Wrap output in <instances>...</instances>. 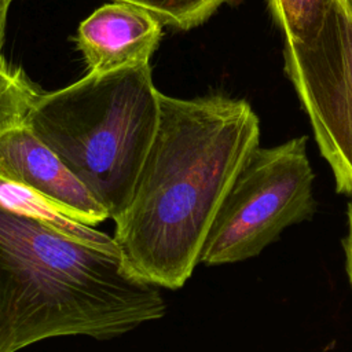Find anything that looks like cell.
<instances>
[{
    "label": "cell",
    "instance_id": "obj_9",
    "mask_svg": "<svg viewBox=\"0 0 352 352\" xmlns=\"http://www.w3.org/2000/svg\"><path fill=\"white\" fill-rule=\"evenodd\" d=\"M331 0H268L270 11L280 28L285 43L302 41L320 25Z\"/></svg>",
    "mask_w": 352,
    "mask_h": 352
},
{
    "label": "cell",
    "instance_id": "obj_13",
    "mask_svg": "<svg viewBox=\"0 0 352 352\" xmlns=\"http://www.w3.org/2000/svg\"><path fill=\"white\" fill-rule=\"evenodd\" d=\"M344 3L348 7V10L352 12V0H344Z\"/></svg>",
    "mask_w": 352,
    "mask_h": 352
},
{
    "label": "cell",
    "instance_id": "obj_3",
    "mask_svg": "<svg viewBox=\"0 0 352 352\" xmlns=\"http://www.w3.org/2000/svg\"><path fill=\"white\" fill-rule=\"evenodd\" d=\"M160 91L150 65L41 94L26 126L82 182L113 220L126 208L157 131Z\"/></svg>",
    "mask_w": 352,
    "mask_h": 352
},
{
    "label": "cell",
    "instance_id": "obj_10",
    "mask_svg": "<svg viewBox=\"0 0 352 352\" xmlns=\"http://www.w3.org/2000/svg\"><path fill=\"white\" fill-rule=\"evenodd\" d=\"M138 4L150 11L162 25L188 30L206 22L230 0H116Z\"/></svg>",
    "mask_w": 352,
    "mask_h": 352
},
{
    "label": "cell",
    "instance_id": "obj_1",
    "mask_svg": "<svg viewBox=\"0 0 352 352\" xmlns=\"http://www.w3.org/2000/svg\"><path fill=\"white\" fill-rule=\"evenodd\" d=\"M258 143V117L246 100L160 92L155 135L126 208L113 219V239L135 276L170 290L184 286Z\"/></svg>",
    "mask_w": 352,
    "mask_h": 352
},
{
    "label": "cell",
    "instance_id": "obj_2",
    "mask_svg": "<svg viewBox=\"0 0 352 352\" xmlns=\"http://www.w3.org/2000/svg\"><path fill=\"white\" fill-rule=\"evenodd\" d=\"M160 287L118 248L72 238L0 202V352L65 336L106 340L161 319Z\"/></svg>",
    "mask_w": 352,
    "mask_h": 352
},
{
    "label": "cell",
    "instance_id": "obj_6",
    "mask_svg": "<svg viewBox=\"0 0 352 352\" xmlns=\"http://www.w3.org/2000/svg\"><path fill=\"white\" fill-rule=\"evenodd\" d=\"M0 179L32 190L81 224L96 227L110 219L82 182L26 125L0 138Z\"/></svg>",
    "mask_w": 352,
    "mask_h": 352
},
{
    "label": "cell",
    "instance_id": "obj_11",
    "mask_svg": "<svg viewBox=\"0 0 352 352\" xmlns=\"http://www.w3.org/2000/svg\"><path fill=\"white\" fill-rule=\"evenodd\" d=\"M344 250H345L346 272H348L349 282L352 285V197L348 205V232L344 239Z\"/></svg>",
    "mask_w": 352,
    "mask_h": 352
},
{
    "label": "cell",
    "instance_id": "obj_12",
    "mask_svg": "<svg viewBox=\"0 0 352 352\" xmlns=\"http://www.w3.org/2000/svg\"><path fill=\"white\" fill-rule=\"evenodd\" d=\"M12 0H0V60L3 59L1 56V47L4 41V33H6V21H7V14L8 8Z\"/></svg>",
    "mask_w": 352,
    "mask_h": 352
},
{
    "label": "cell",
    "instance_id": "obj_5",
    "mask_svg": "<svg viewBox=\"0 0 352 352\" xmlns=\"http://www.w3.org/2000/svg\"><path fill=\"white\" fill-rule=\"evenodd\" d=\"M285 69L338 192L352 197V12L331 0L319 28L285 43Z\"/></svg>",
    "mask_w": 352,
    "mask_h": 352
},
{
    "label": "cell",
    "instance_id": "obj_7",
    "mask_svg": "<svg viewBox=\"0 0 352 352\" xmlns=\"http://www.w3.org/2000/svg\"><path fill=\"white\" fill-rule=\"evenodd\" d=\"M162 23L146 8L114 1L95 10L77 30L76 41L89 73L150 65Z\"/></svg>",
    "mask_w": 352,
    "mask_h": 352
},
{
    "label": "cell",
    "instance_id": "obj_4",
    "mask_svg": "<svg viewBox=\"0 0 352 352\" xmlns=\"http://www.w3.org/2000/svg\"><path fill=\"white\" fill-rule=\"evenodd\" d=\"M307 138L257 147L228 190L199 263L220 265L257 256L283 230L315 212Z\"/></svg>",
    "mask_w": 352,
    "mask_h": 352
},
{
    "label": "cell",
    "instance_id": "obj_8",
    "mask_svg": "<svg viewBox=\"0 0 352 352\" xmlns=\"http://www.w3.org/2000/svg\"><path fill=\"white\" fill-rule=\"evenodd\" d=\"M40 95L21 69H11L4 59L0 60V138L26 125Z\"/></svg>",
    "mask_w": 352,
    "mask_h": 352
}]
</instances>
